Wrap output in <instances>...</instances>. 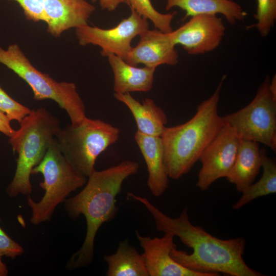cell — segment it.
Listing matches in <instances>:
<instances>
[{
  "label": "cell",
  "mask_w": 276,
  "mask_h": 276,
  "mask_svg": "<svg viewBox=\"0 0 276 276\" xmlns=\"http://www.w3.org/2000/svg\"><path fill=\"white\" fill-rule=\"evenodd\" d=\"M127 197L145 206L154 219L157 231L178 237L192 249L191 254L178 250L176 247L171 250L172 258L182 266L208 276H218L220 273L230 276L264 275L249 267L244 261L243 256L246 241L244 237L223 240L212 236L201 226L191 222L187 207L179 216L172 218L146 197L131 192L127 193Z\"/></svg>",
  "instance_id": "cell-1"
},
{
  "label": "cell",
  "mask_w": 276,
  "mask_h": 276,
  "mask_svg": "<svg viewBox=\"0 0 276 276\" xmlns=\"http://www.w3.org/2000/svg\"><path fill=\"white\" fill-rule=\"evenodd\" d=\"M139 169L137 163L127 160L102 170H95L88 177L83 189L64 201V209L70 218L76 219L82 215L86 222L84 240L67 261L65 266L67 270L85 267L93 262L97 233L103 223L116 216L118 211L116 197L123 183L136 174Z\"/></svg>",
  "instance_id": "cell-2"
},
{
  "label": "cell",
  "mask_w": 276,
  "mask_h": 276,
  "mask_svg": "<svg viewBox=\"0 0 276 276\" xmlns=\"http://www.w3.org/2000/svg\"><path fill=\"white\" fill-rule=\"evenodd\" d=\"M225 79L223 76L215 92L198 106L191 119L182 124L165 127L160 137L169 178L177 179L189 172L224 125L218 113V105Z\"/></svg>",
  "instance_id": "cell-3"
},
{
  "label": "cell",
  "mask_w": 276,
  "mask_h": 276,
  "mask_svg": "<svg viewBox=\"0 0 276 276\" xmlns=\"http://www.w3.org/2000/svg\"><path fill=\"white\" fill-rule=\"evenodd\" d=\"M19 128L9 139L17 154L13 178L6 189L10 197L30 195L33 169L43 159L48 148L61 129L59 120L44 107L31 109L19 123Z\"/></svg>",
  "instance_id": "cell-4"
},
{
  "label": "cell",
  "mask_w": 276,
  "mask_h": 276,
  "mask_svg": "<svg viewBox=\"0 0 276 276\" xmlns=\"http://www.w3.org/2000/svg\"><path fill=\"white\" fill-rule=\"evenodd\" d=\"M0 63L13 71L30 87L36 101L50 99L68 114L71 125L77 126L87 118L83 101L73 82H58L38 70L16 43L5 50L0 47Z\"/></svg>",
  "instance_id": "cell-5"
},
{
  "label": "cell",
  "mask_w": 276,
  "mask_h": 276,
  "mask_svg": "<svg viewBox=\"0 0 276 276\" xmlns=\"http://www.w3.org/2000/svg\"><path fill=\"white\" fill-rule=\"evenodd\" d=\"M38 173L43 177L39 185L45 193L38 202L27 196V203L32 212L30 222L34 225L50 221L57 206L87 181V177L66 159L56 139L50 143L41 161L33 169L32 174Z\"/></svg>",
  "instance_id": "cell-6"
},
{
  "label": "cell",
  "mask_w": 276,
  "mask_h": 276,
  "mask_svg": "<svg viewBox=\"0 0 276 276\" xmlns=\"http://www.w3.org/2000/svg\"><path fill=\"white\" fill-rule=\"evenodd\" d=\"M120 129L99 119H86L80 125H67L56 136L66 159L79 173L88 177L95 171L99 155L116 143Z\"/></svg>",
  "instance_id": "cell-7"
},
{
  "label": "cell",
  "mask_w": 276,
  "mask_h": 276,
  "mask_svg": "<svg viewBox=\"0 0 276 276\" xmlns=\"http://www.w3.org/2000/svg\"><path fill=\"white\" fill-rule=\"evenodd\" d=\"M267 76L252 100L238 111L222 117L240 140L261 143L276 150V97Z\"/></svg>",
  "instance_id": "cell-8"
},
{
  "label": "cell",
  "mask_w": 276,
  "mask_h": 276,
  "mask_svg": "<svg viewBox=\"0 0 276 276\" xmlns=\"http://www.w3.org/2000/svg\"><path fill=\"white\" fill-rule=\"evenodd\" d=\"M21 8L27 19L43 21L47 31L55 37L72 28L88 24L95 10L86 0H9Z\"/></svg>",
  "instance_id": "cell-9"
},
{
  "label": "cell",
  "mask_w": 276,
  "mask_h": 276,
  "mask_svg": "<svg viewBox=\"0 0 276 276\" xmlns=\"http://www.w3.org/2000/svg\"><path fill=\"white\" fill-rule=\"evenodd\" d=\"M130 10V15L113 28L102 29L87 24L75 28L79 44L98 46L102 56L113 54L124 60L132 48L133 39L149 29L148 20Z\"/></svg>",
  "instance_id": "cell-10"
},
{
  "label": "cell",
  "mask_w": 276,
  "mask_h": 276,
  "mask_svg": "<svg viewBox=\"0 0 276 276\" xmlns=\"http://www.w3.org/2000/svg\"><path fill=\"white\" fill-rule=\"evenodd\" d=\"M240 142L235 131L224 123L199 157L202 166L196 186L201 191H206L216 180L227 177L235 162Z\"/></svg>",
  "instance_id": "cell-11"
},
{
  "label": "cell",
  "mask_w": 276,
  "mask_h": 276,
  "mask_svg": "<svg viewBox=\"0 0 276 276\" xmlns=\"http://www.w3.org/2000/svg\"><path fill=\"white\" fill-rule=\"evenodd\" d=\"M225 32L224 23L217 15L200 14L191 17L169 35L175 45H181L189 55H198L216 49Z\"/></svg>",
  "instance_id": "cell-12"
},
{
  "label": "cell",
  "mask_w": 276,
  "mask_h": 276,
  "mask_svg": "<svg viewBox=\"0 0 276 276\" xmlns=\"http://www.w3.org/2000/svg\"><path fill=\"white\" fill-rule=\"evenodd\" d=\"M136 236L144 250L149 276H208L182 266L172 258L171 251L176 247L173 234L165 233L162 237L151 238L136 231Z\"/></svg>",
  "instance_id": "cell-13"
},
{
  "label": "cell",
  "mask_w": 276,
  "mask_h": 276,
  "mask_svg": "<svg viewBox=\"0 0 276 276\" xmlns=\"http://www.w3.org/2000/svg\"><path fill=\"white\" fill-rule=\"evenodd\" d=\"M124 60L133 66L143 64L156 68L164 64L176 65L178 54L169 33L148 29L140 34L138 43Z\"/></svg>",
  "instance_id": "cell-14"
},
{
  "label": "cell",
  "mask_w": 276,
  "mask_h": 276,
  "mask_svg": "<svg viewBox=\"0 0 276 276\" xmlns=\"http://www.w3.org/2000/svg\"><path fill=\"white\" fill-rule=\"evenodd\" d=\"M134 139L147 165V186L154 196L159 197L167 189L169 178L164 162L161 137L145 134L137 130Z\"/></svg>",
  "instance_id": "cell-15"
},
{
  "label": "cell",
  "mask_w": 276,
  "mask_h": 276,
  "mask_svg": "<svg viewBox=\"0 0 276 276\" xmlns=\"http://www.w3.org/2000/svg\"><path fill=\"white\" fill-rule=\"evenodd\" d=\"M106 57L113 75L114 93L147 92L152 89L155 67L133 66L113 54Z\"/></svg>",
  "instance_id": "cell-16"
},
{
  "label": "cell",
  "mask_w": 276,
  "mask_h": 276,
  "mask_svg": "<svg viewBox=\"0 0 276 276\" xmlns=\"http://www.w3.org/2000/svg\"><path fill=\"white\" fill-rule=\"evenodd\" d=\"M113 96L131 111L137 131L149 135L160 136L168 123V119L164 111L152 99L145 98L141 103L130 93H114Z\"/></svg>",
  "instance_id": "cell-17"
},
{
  "label": "cell",
  "mask_w": 276,
  "mask_h": 276,
  "mask_svg": "<svg viewBox=\"0 0 276 276\" xmlns=\"http://www.w3.org/2000/svg\"><path fill=\"white\" fill-rule=\"evenodd\" d=\"M261 164L258 143L240 140L235 162L226 178L235 186L238 192L242 193L255 181Z\"/></svg>",
  "instance_id": "cell-18"
},
{
  "label": "cell",
  "mask_w": 276,
  "mask_h": 276,
  "mask_svg": "<svg viewBox=\"0 0 276 276\" xmlns=\"http://www.w3.org/2000/svg\"><path fill=\"white\" fill-rule=\"evenodd\" d=\"M165 8L178 7L186 12L185 18L200 14H221L231 24L243 20L247 15L241 6L234 0H165Z\"/></svg>",
  "instance_id": "cell-19"
},
{
  "label": "cell",
  "mask_w": 276,
  "mask_h": 276,
  "mask_svg": "<svg viewBox=\"0 0 276 276\" xmlns=\"http://www.w3.org/2000/svg\"><path fill=\"white\" fill-rule=\"evenodd\" d=\"M103 258L108 265L107 276H149L143 254L127 239L119 242L116 252Z\"/></svg>",
  "instance_id": "cell-20"
},
{
  "label": "cell",
  "mask_w": 276,
  "mask_h": 276,
  "mask_svg": "<svg viewBox=\"0 0 276 276\" xmlns=\"http://www.w3.org/2000/svg\"><path fill=\"white\" fill-rule=\"evenodd\" d=\"M261 152L262 176L257 182H253L242 193V196L233 205L234 210H239L259 197L276 193L275 160L267 156L264 148L261 149Z\"/></svg>",
  "instance_id": "cell-21"
},
{
  "label": "cell",
  "mask_w": 276,
  "mask_h": 276,
  "mask_svg": "<svg viewBox=\"0 0 276 276\" xmlns=\"http://www.w3.org/2000/svg\"><path fill=\"white\" fill-rule=\"evenodd\" d=\"M126 2L130 8L150 20L156 29L164 33L173 31L172 22L176 12L167 14L160 13L154 8L150 0H126Z\"/></svg>",
  "instance_id": "cell-22"
},
{
  "label": "cell",
  "mask_w": 276,
  "mask_h": 276,
  "mask_svg": "<svg viewBox=\"0 0 276 276\" xmlns=\"http://www.w3.org/2000/svg\"><path fill=\"white\" fill-rule=\"evenodd\" d=\"M257 10L254 14L256 23L247 27L256 28L261 36L266 37L273 27L276 19V0H257Z\"/></svg>",
  "instance_id": "cell-23"
},
{
  "label": "cell",
  "mask_w": 276,
  "mask_h": 276,
  "mask_svg": "<svg viewBox=\"0 0 276 276\" xmlns=\"http://www.w3.org/2000/svg\"><path fill=\"white\" fill-rule=\"evenodd\" d=\"M0 110L19 123L31 109L12 98L0 85Z\"/></svg>",
  "instance_id": "cell-24"
},
{
  "label": "cell",
  "mask_w": 276,
  "mask_h": 276,
  "mask_svg": "<svg viewBox=\"0 0 276 276\" xmlns=\"http://www.w3.org/2000/svg\"><path fill=\"white\" fill-rule=\"evenodd\" d=\"M24 252V248L9 237L0 226V257L14 259Z\"/></svg>",
  "instance_id": "cell-25"
},
{
  "label": "cell",
  "mask_w": 276,
  "mask_h": 276,
  "mask_svg": "<svg viewBox=\"0 0 276 276\" xmlns=\"http://www.w3.org/2000/svg\"><path fill=\"white\" fill-rule=\"evenodd\" d=\"M11 121L8 116L0 110V132L9 137H11L15 132L11 125Z\"/></svg>",
  "instance_id": "cell-26"
},
{
  "label": "cell",
  "mask_w": 276,
  "mask_h": 276,
  "mask_svg": "<svg viewBox=\"0 0 276 276\" xmlns=\"http://www.w3.org/2000/svg\"><path fill=\"white\" fill-rule=\"evenodd\" d=\"M95 3L98 2L102 10L113 11L122 3L127 4L126 0H91Z\"/></svg>",
  "instance_id": "cell-27"
},
{
  "label": "cell",
  "mask_w": 276,
  "mask_h": 276,
  "mask_svg": "<svg viewBox=\"0 0 276 276\" xmlns=\"http://www.w3.org/2000/svg\"><path fill=\"white\" fill-rule=\"evenodd\" d=\"M269 87L273 95L276 97V77L274 75L269 81Z\"/></svg>",
  "instance_id": "cell-28"
},
{
  "label": "cell",
  "mask_w": 276,
  "mask_h": 276,
  "mask_svg": "<svg viewBox=\"0 0 276 276\" xmlns=\"http://www.w3.org/2000/svg\"><path fill=\"white\" fill-rule=\"evenodd\" d=\"M8 274V269L6 265L3 262L0 257V276H7Z\"/></svg>",
  "instance_id": "cell-29"
}]
</instances>
